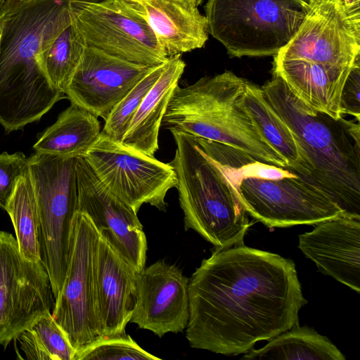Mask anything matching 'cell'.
I'll list each match as a JSON object with an SVG mask.
<instances>
[{"label": "cell", "mask_w": 360, "mask_h": 360, "mask_svg": "<svg viewBox=\"0 0 360 360\" xmlns=\"http://www.w3.org/2000/svg\"><path fill=\"white\" fill-rule=\"evenodd\" d=\"M188 298L190 346L226 356L298 326L307 303L292 260L243 243L203 259L188 279Z\"/></svg>", "instance_id": "1"}, {"label": "cell", "mask_w": 360, "mask_h": 360, "mask_svg": "<svg viewBox=\"0 0 360 360\" xmlns=\"http://www.w3.org/2000/svg\"><path fill=\"white\" fill-rule=\"evenodd\" d=\"M70 1L6 0L0 8V124L6 133L39 120L65 97L50 82L40 56Z\"/></svg>", "instance_id": "2"}, {"label": "cell", "mask_w": 360, "mask_h": 360, "mask_svg": "<svg viewBox=\"0 0 360 360\" xmlns=\"http://www.w3.org/2000/svg\"><path fill=\"white\" fill-rule=\"evenodd\" d=\"M291 131L310 179L348 216L360 217V125L299 100L278 75L261 86Z\"/></svg>", "instance_id": "3"}, {"label": "cell", "mask_w": 360, "mask_h": 360, "mask_svg": "<svg viewBox=\"0 0 360 360\" xmlns=\"http://www.w3.org/2000/svg\"><path fill=\"white\" fill-rule=\"evenodd\" d=\"M195 140L223 170L247 213L267 227L312 225L345 214L328 195L291 167L258 160L222 143Z\"/></svg>", "instance_id": "4"}, {"label": "cell", "mask_w": 360, "mask_h": 360, "mask_svg": "<svg viewBox=\"0 0 360 360\" xmlns=\"http://www.w3.org/2000/svg\"><path fill=\"white\" fill-rule=\"evenodd\" d=\"M247 80L224 71L174 90L161 126L229 145L280 167L287 163L262 139L242 104Z\"/></svg>", "instance_id": "5"}, {"label": "cell", "mask_w": 360, "mask_h": 360, "mask_svg": "<svg viewBox=\"0 0 360 360\" xmlns=\"http://www.w3.org/2000/svg\"><path fill=\"white\" fill-rule=\"evenodd\" d=\"M170 132L176 150L169 165L176 175L185 229L194 230L216 248L243 243L252 222L223 170L193 136Z\"/></svg>", "instance_id": "6"}, {"label": "cell", "mask_w": 360, "mask_h": 360, "mask_svg": "<svg viewBox=\"0 0 360 360\" xmlns=\"http://www.w3.org/2000/svg\"><path fill=\"white\" fill-rule=\"evenodd\" d=\"M305 0H207L208 33L231 57L277 55L307 17Z\"/></svg>", "instance_id": "7"}, {"label": "cell", "mask_w": 360, "mask_h": 360, "mask_svg": "<svg viewBox=\"0 0 360 360\" xmlns=\"http://www.w3.org/2000/svg\"><path fill=\"white\" fill-rule=\"evenodd\" d=\"M27 159L40 219L41 261L56 299L65 279L72 222L78 210L76 158L35 152Z\"/></svg>", "instance_id": "8"}, {"label": "cell", "mask_w": 360, "mask_h": 360, "mask_svg": "<svg viewBox=\"0 0 360 360\" xmlns=\"http://www.w3.org/2000/svg\"><path fill=\"white\" fill-rule=\"evenodd\" d=\"M69 12L86 47L148 67L169 58L147 21L125 0H72Z\"/></svg>", "instance_id": "9"}, {"label": "cell", "mask_w": 360, "mask_h": 360, "mask_svg": "<svg viewBox=\"0 0 360 360\" xmlns=\"http://www.w3.org/2000/svg\"><path fill=\"white\" fill-rule=\"evenodd\" d=\"M98 240L99 233L89 217L77 210L72 222L66 274L52 311L77 354L105 338L96 303Z\"/></svg>", "instance_id": "10"}, {"label": "cell", "mask_w": 360, "mask_h": 360, "mask_svg": "<svg viewBox=\"0 0 360 360\" xmlns=\"http://www.w3.org/2000/svg\"><path fill=\"white\" fill-rule=\"evenodd\" d=\"M84 158L101 181L136 213L145 203L166 210L167 193L176 186L169 163L129 149L103 132Z\"/></svg>", "instance_id": "11"}, {"label": "cell", "mask_w": 360, "mask_h": 360, "mask_svg": "<svg viewBox=\"0 0 360 360\" xmlns=\"http://www.w3.org/2000/svg\"><path fill=\"white\" fill-rule=\"evenodd\" d=\"M54 304L42 261L25 259L16 238L0 231V346L6 348L39 317L52 313Z\"/></svg>", "instance_id": "12"}, {"label": "cell", "mask_w": 360, "mask_h": 360, "mask_svg": "<svg viewBox=\"0 0 360 360\" xmlns=\"http://www.w3.org/2000/svg\"><path fill=\"white\" fill-rule=\"evenodd\" d=\"M78 211L136 273L145 268L147 240L137 213L98 178L84 157L75 163Z\"/></svg>", "instance_id": "13"}, {"label": "cell", "mask_w": 360, "mask_h": 360, "mask_svg": "<svg viewBox=\"0 0 360 360\" xmlns=\"http://www.w3.org/2000/svg\"><path fill=\"white\" fill-rule=\"evenodd\" d=\"M310 8L299 30L277 55L350 70L359 60L360 22L348 18L336 0L308 1Z\"/></svg>", "instance_id": "14"}, {"label": "cell", "mask_w": 360, "mask_h": 360, "mask_svg": "<svg viewBox=\"0 0 360 360\" xmlns=\"http://www.w3.org/2000/svg\"><path fill=\"white\" fill-rule=\"evenodd\" d=\"M188 279L178 266L165 259L136 273L129 322L160 338L182 332L189 316Z\"/></svg>", "instance_id": "15"}, {"label": "cell", "mask_w": 360, "mask_h": 360, "mask_svg": "<svg viewBox=\"0 0 360 360\" xmlns=\"http://www.w3.org/2000/svg\"><path fill=\"white\" fill-rule=\"evenodd\" d=\"M155 67L132 63L85 46L64 94L71 103L106 120L114 107Z\"/></svg>", "instance_id": "16"}, {"label": "cell", "mask_w": 360, "mask_h": 360, "mask_svg": "<svg viewBox=\"0 0 360 360\" xmlns=\"http://www.w3.org/2000/svg\"><path fill=\"white\" fill-rule=\"evenodd\" d=\"M299 236V248L323 274L360 292V217L342 214Z\"/></svg>", "instance_id": "17"}, {"label": "cell", "mask_w": 360, "mask_h": 360, "mask_svg": "<svg viewBox=\"0 0 360 360\" xmlns=\"http://www.w3.org/2000/svg\"><path fill=\"white\" fill-rule=\"evenodd\" d=\"M136 272L99 234L95 259L96 311L105 338L125 334L134 304Z\"/></svg>", "instance_id": "18"}, {"label": "cell", "mask_w": 360, "mask_h": 360, "mask_svg": "<svg viewBox=\"0 0 360 360\" xmlns=\"http://www.w3.org/2000/svg\"><path fill=\"white\" fill-rule=\"evenodd\" d=\"M154 32L168 58L200 49L207 22L195 4L182 0H125Z\"/></svg>", "instance_id": "19"}, {"label": "cell", "mask_w": 360, "mask_h": 360, "mask_svg": "<svg viewBox=\"0 0 360 360\" xmlns=\"http://www.w3.org/2000/svg\"><path fill=\"white\" fill-rule=\"evenodd\" d=\"M350 70L278 55L274 56L273 66V73L281 77L304 105L335 119L342 117L340 96Z\"/></svg>", "instance_id": "20"}, {"label": "cell", "mask_w": 360, "mask_h": 360, "mask_svg": "<svg viewBox=\"0 0 360 360\" xmlns=\"http://www.w3.org/2000/svg\"><path fill=\"white\" fill-rule=\"evenodd\" d=\"M186 63L181 54L169 57L148 92L122 139L125 147L150 157L159 149L158 135L171 96L179 85Z\"/></svg>", "instance_id": "21"}, {"label": "cell", "mask_w": 360, "mask_h": 360, "mask_svg": "<svg viewBox=\"0 0 360 360\" xmlns=\"http://www.w3.org/2000/svg\"><path fill=\"white\" fill-rule=\"evenodd\" d=\"M98 117L71 103L34 144L35 152L67 158L84 157L101 134Z\"/></svg>", "instance_id": "22"}, {"label": "cell", "mask_w": 360, "mask_h": 360, "mask_svg": "<svg viewBox=\"0 0 360 360\" xmlns=\"http://www.w3.org/2000/svg\"><path fill=\"white\" fill-rule=\"evenodd\" d=\"M242 104L264 141L288 167L312 181L291 131L269 103L262 87L247 80Z\"/></svg>", "instance_id": "23"}, {"label": "cell", "mask_w": 360, "mask_h": 360, "mask_svg": "<svg viewBox=\"0 0 360 360\" xmlns=\"http://www.w3.org/2000/svg\"><path fill=\"white\" fill-rule=\"evenodd\" d=\"M85 46L71 24L70 12L51 27L40 56L41 66L50 82L65 93Z\"/></svg>", "instance_id": "24"}, {"label": "cell", "mask_w": 360, "mask_h": 360, "mask_svg": "<svg viewBox=\"0 0 360 360\" xmlns=\"http://www.w3.org/2000/svg\"><path fill=\"white\" fill-rule=\"evenodd\" d=\"M241 359L345 360V357L328 338L298 325L272 338L264 347L251 349Z\"/></svg>", "instance_id": "25"}, {"label": "cell", "mask_w": 360, "mask_h": 360, "mask_svg": "<svg viewBox=\"0 0 360 360\" xmlns=\"http://www.w3.org/2000/svg\"><path fill=\"white\" fill-rule=\"evenodd\" d=\"M5 210L12 221L21 255L32 262L41 261L40 219L30 172L18 181Z\"/></svg>", "instance_id": "26"}, {"label": "cell", "mask_w": 360, "mask_h": 360, "mask_svg": "<svg viewBox=\"0 0 360 360\" xmlns=\"http://www.w3.org/2000/svg\"><path fill=\"white\" fill-rule=\"evenodd\" d=\"M16 339L27 359L75 360L77 356V351L51 312L39 317Z\"/></svg>", "instance_id": "27"}, {"label": "cell", "mask_w": 360, "mask_h": 360, "mask_svg": "<svg viewBox=\"0 0 360 360\" xmlns=\"http://www.w3.org/2000/svg\"><path fill=\"white\" fill-rule=\"evenodd\" d=\"M165 63L155 66L140 80L114 107L101 131L103 134L121 143L130 122L142 101L160 76Z\"/></svg>", "instance_id": "28"}, {"label": "cell", "mask_w": 360, "mask_h": 360, "mask_svg": "<svg viewBox=\"0 0 360 360\" xmlns=\"http://www.w3.org/2000/svg\"><path fill=\"white\" fill-rule=\"evenodd\" d=\"M160 360L141 347L129 335L104 338L77 354L75 360Z\"/></svg>", "instance_id": "29"}, {"label": "cell", "mask_w": 360, "mask_h": 360, "mask_svg": "<svg viewBox=\"0 0 360 360\" xmlns=\"http://www.w3.org/2000/svg\"><path fill=\"white\" fill-rule=\"evenodd\" d=\"M27 173L28 159L23 153L0 154V207L6 209L18 181Z\"/></svg>", "instance_id": "30"}, {"label": "cell", "mask_w": 360, "mask_h": 360, "mask_svg": "<svg viewBox=\"0 0 360 360\" xmlns=\"http://www.w3.org/2000/svg\"><path fill=\"white\" fill-rule=\"evenodd\" d=\"M360 60L352 67L344 84L340 102L341 115H349L360 120Z\"/></svg>", "instance_id": "31"}, {"label": "cell", "mask_w": 360, "mask_h": 360, "mask_svg": "<svg viewBox=\"0 0 360 360\" xmlns=\"http://www.w3.org/2000/svg\"><path fill=\"white\" fill-rule=\"evenodd\" d=\"M341 11L349 19L360 22V0H336Z\"/></svg>", "instance_id": "32"}, {"label": "cell", "mask_w": 360, "mask_h": 360, "mask_svg": "<svg viewBox=\"0 0 360 360\" xmlns=\"http://www.w3.org/2000/svg\"><path fill=\"white\" fill-rule=\"evenodd\" d=\"M182 1H185L187 2H190V3H193V4H195L198 5L201 0H182Z\"/></svg>", "instance_id": "33"}, {"label": "cell", "mask_w": 360, "mask_h": 360, "mask_svg": "<svg viewBox=\"0 0 360 360\" xmlns=\"http://www.w3.org/2000/svg\"><path fill=\"white\" fill-rule=\"evenodd\" d=\"M6 0H0V8L3 6V4L6 2Z\"/></svg>", "instance_id": "34"}, {"label": "cell", "mask_w": 360, "mask_h": 360, "mask_svg": "<svg viewBox=\"0 0 360 360\" xmlns=\"http://www.w3.org/2000/svg\"><path fill=\"white\" fill-rule=\"evenodd\" d=\"M313 1V0H308V1Z\"/></svg>", "instance_id": "35"}]
</instances>
